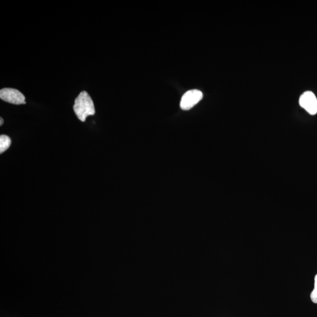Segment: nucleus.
Segmentation results:
<instances>
[{
  "label": "nucleus",
  "mask_w": 317,
  "mask_h": 317,
  "mask_svg": "<svg viewBox=\"0 0 317 317\" xmlns=\"http://www.w3.org/2000/svg\"><path fill=\"white\" fill-rule=\"evenodd\" d=\"M0 98L12 104H25V96L19 90L13 88H3L0 91Z\"/></svg>",
  "instance_id": "2"
},
{
  "label": "nucleus",
  "mask_w": 317,
  "mask_h": 317,
  "mask_svg": "<svg viewBox=\"0 0 317 317\" xmlns=\"http://www.w3.org/2000/svg\"><path fill=\"white\" fill-rule=\"evenodd\" d=\"M311 299L314 303L317 304V274L314 278V289L311 294Z\"/></svg>",
  "instance_id": "6"
},
{
  "label": "nucleus",
  "mask_w": 317,
  "mask_h": 317,
  "mask_svg": "<svg viewBox=\"0 0 317 317\" xmlns=\"http://www.w3.org/2000/svg\"><path fill=\"white\" fill-rule=\"evenodd\" d=\"M73 111L78 118L85 122L87 117L95 113L92 98L86 91H82L75 100Z\"/></svg>",
  "instance_id": "1"
},
{
  "label": "nucleus",
  "mask_w": 317,
  "mask_h": 317,
  "mask_svg": "<svg viewBox=\"0 0 317 317\" xmlns=\"http://www.w3.org/2000/svg\"><path fill=\"white\" fill-rule=\"evenodd\" d=\"M0 122H1V123H0V126H2L3 125V123H4V120H3L2 117L0 118Z\"/></svg>",
  "instance_id": "7"
},
{
  "label": "nucleus",
  "mask_w": 317,
  "mask_h": 317,
  "mask_svg": "<svg viewBox=\"0 0 317 317\" xmlns=\"http://www.w3.org/2000/svg\"><path fill=\"white\" fill-rule=\"evenodd\" d=\"M299 105L312 115L317 113V99L313 92L307 91L302 93L299 99Z\"/></svg>",
  "instance_id": "4"
},
{
  "label": "nucleus",
  "mask_w": 317,
  "mask_h": 317,
  "mask_svg": "<svg viewBox=\"0 0 317 317\" xmlns=\"http://www.w3.org/2000/svg\"><path fill=\"white\" fill-rule=\"evenodd\" d=\"M203 96L204 95L201 91L198 90L188 91L181 99L180 104L181 109L184 111L190 110L201 101Z\"/></svg>",
  "instance_id": "3"
},
{
  "label": "nucleus",
  "mask_w": 317,
  "mask_h": 317,
  "mask_svg": "<svg viewBox=\"0 0 317 317\" xmlns=\"http://www.w3.org/2000/svg\"><path fill=\"white\" fill-rule=\"evenodd\" d=\"M11 144V140L10 137L7 135H1L0 136V154L7 151L10 148Z\"/></svg>",
  "instance_id": "5"
}]
</instances>
